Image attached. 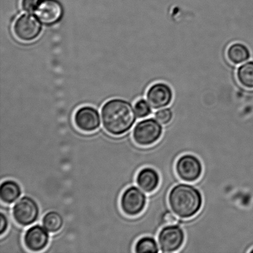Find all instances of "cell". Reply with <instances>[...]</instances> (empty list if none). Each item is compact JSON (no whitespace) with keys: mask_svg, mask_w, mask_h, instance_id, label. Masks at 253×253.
<instances>
[{"mask_svg":"<svg viewBox=\"0 0 253 253\" xmlns=\"http://www.w3.org/2000/svg\"><path fill=\"white\" fill-rule=\"evenodd\" d=\"M101 115L103 128L110 135L116 136L128 132L137 117L130 103L118 98L112 99L104 104Z\"/></svg>","mask_w":253,"mask_h":253,"instance_id":"obj_1","label":"cell"},{"mask_svg":"<svg viewBox=\"0 0 253 253\" xmlns=\"http://www.w3.org/2000/svg\"><path fill=\"white\" fill-rule=\"evenodd\" d=\"M203 197L194 186L180 183L174 186L168 196L169 205L172 211L180 219H190L202 209Z\"/></svg>","mask_w":253,"mask_h":253,"instance_id":"obj_2","label":"cell"},{"mask_svg":"<svg viewBox=\"0 0 253 253\" xmlns=\"http://www.w3.org/2000/svg\"><path fill=\"white\" fill-rule=\"evenodd\" d=\"M41 214L39 205L36 200L28 195L20 198L12 208L14 221L20 226H31L39 220Z\"/></svg>","mask_w":253,"mask_h":253,"instance_id":"obj_3","label":"cell"},{"mask_svg":"<svg viewBox=\"0 0 253 253\" xmlns=\"http://www.w3.org/2000/svg\"><path fill=\"white\" fill-rule=\"evenodd\" d=\"M12 31L14 36L22 42H33L41 36L42 22L31 13L22 14L15 21Z\"/></svg>","mask_w":253,"mask_h":253,"instance_id":"obj_4","label":"cell"},{"mask_svg":"<svg viewBox=\"0 0 253 253\" xmlns=\"http://www.w3.org/2000/svg\"><path fill=\"white\" fill-rule=\"evenodd\" d=\"M163 135V127L157 120L146 119L138 122L134 126L132 136L137 145L148 146L160 140Z\"/></svg>","mask_w":253,"mask_h":253,"instance_id":"obj_5","label":"cell"},{"mask_svg":"<svg viewBox=\"0 0 253 253\" xmlns=\"http://www.w3.org/2000/svg\"><path fill=\"white\" fill-rule=\"evenodd\" d=\"M145 193L136 186H130L124 191L120 198V207L128 216L135 217L140 214L146 205Z\"/></svg>","mask_w":253,"mask_h":253,"instance_id":"obj_6","label":"cell"},{"mask_svg":"<svg viewBox=\"0 0 253 253\" xmlns=\"http://www.w3.org/2000/svg\"><path fill=\"white\" fill-rule=\"evenodd\" d=\"M158 240L161 252H175L182 248L185 242L184 232L179 225H168L161 230Z\"/></svg>","mask_w":253,"mask_h":253,"instance_id":"obj_7","label":"cell"},{"mask_svg":"<svg viewBox=\"0 0 253 253\" xmlns=\"http://www.w3.org/2000/svg\"><path fill=\"white\" fill-rule=\"evenodd\" d=\"M175 171L180 179L184 182H194L202 175V163L197 156L184 155L178 158L176 163Z\"/></svg>","mask_w":253,"mask_h":253,"instance_id":"obj_8","label":"cell"},{"mask_svg":"<svg viewBox=\"0 0 253 253\" xmlns=\"http://www.w3.org/2000/svg\"><path fill=\"white\" fill-rule=\"evenodd\" d=\"M23 241L26 249L31 252H41L48 247L50 235L45 228L39 224L32 225L24 233Z\"/></svg>","mask_w":253,"mask_h":253,"instance_id":"obj_9","label":"cell"},{"mask_svg":"<svg viewBox=\"0 0 253 253\" xmlns=\"http://www.w3.org/2000/svg\"><path fill=\"white\" fill-rule=\"evenodd\" d=\"M74 122L77 128L81 131L86 133L93 132L100 128V113L91 106H83L76 111L74 116Z\"/></svg>","mask_w":253,"mask_h":253,"instance_id":"obj_10","label":"cell"},{"mask_svg":"<svg viewBox=\"0 0 253 253\" xmlns=\"http://www.w3.org/2000/svg\"><path fill=\"white\" fill-rule=\"evenodd\" d=\"M34 13L42 23L53 25L63 17V7L57 0H41Z\"/></svg>","mask_w":253,"mask_h":253,"instance_id":"obj_11","label":"cell"},{"mask_svg":"<svg viewBox=\"0 0 253 253\" xmlns=\"http://www.w3.org/2000/svg\"><path fill=\"white\" fill-rule=\"evenodd\" d=\"M146 97L151 107L159 110L169 105L172 100L173 93L167 84L157 83L149 88Z\"/></svg>","mask_w":253,"mask_h":253,"instance_id":"obj_12","label":"cell"},{"mask_svg":"<svg viewBox=\"0 0 253 253\" xmlns=\"http://www.w3.org/2000/svg\"><path fill=\"white\" fill-rule=\"evenodd\" d=\"M136 184L141 190L147 193L155 192L160 182V175L158 171L151 168L141 169L136 177Z\"/></svg>","mask_w":253,"mask_h":253,"instance_id":"obj_13","label":"cell"},{"mask_svg":"<svg viewBox=\"0 0 253 253\" xmlns=\"http://www.w3.org/2000/svg\"><path fill=\"white\" fill-rule=\"evenodd\" d=\"M22 194L21 186L17 181L6 179L2 181L0 187V198L2 203L11 205L21 198Z\"/></svg>","mask_w":253,"mask_h":253,"instance_id":"obj_14","label":"cell"},{"mask_svg":"<svg viewBox=\"0 0 253 253\" xmlns=\"http://www.w3.org/2000/svg\"><path fill=\"white\" fill-rule=\"evenodd\" d=\"M42 225L50 234H56L61 231L64 224L63 215L56 211L51 210L43 215Z\"/></svg>","mask_w":253,"mask_h":253,"instance_id":"obj_15","label":"cell"},{"mask_svg":"<svg viewBox=\"0 0 253 253\" xmlns=\"http://www.w3.org/2000/svg\"><path fill=\"white\" fill-rule=\"evenodd\" d=\"M249 49L244 44L236 43L231 44L227 51V58L230 63L239 65L250 58Z\"/></svg>","mask_w":253,"mask_h":253,"instance_id":"obj_16","label":"cell"},{"mask_svg":"<svg viewBox=\"0 0 253 253\" xmlns=\"http://www.w3.org/2000/svg\"><path fill=\"white\" fill-rule=\"evenodd\" d=\"M237 76L240 85L246 88H253V62H249L240 66Z\"/></svg>","mask_w":253,"mask_h":253,"instance_id":"obj_17","label":"cell"},{"mask_svg":"<svg viewBox=\"0 0 253 253\" xmlns=\"http://www.w3.org/2000/svg\"><path fill=\"white\" fill-rule=\"evenodd\" d=\"M134 252L136 253H153L160 252L157 242L151 237H143L138 239L134 245Z\"/></svg>","mask_w":253,"mask_h":253,"instance_id":"obj_18","label":"cell"},{"mask_svg":"<svg viewBox=\"0 0 253 253\" xmlns=\"http://www.w3.org/2000/svg\"><path fill=\"white\" fill-rule=\"evenodd\" d=\"M134 110H135L136 116L140 119L147 117L151 113L150 105L143 99L136 101L134 105Z\"/></svg>","mask_w":253,"mask_h":253,"instance_id":"obj_19","label":"cell"},{"mask_svg":"<svg viewBox=\"0 0 253 253\" xmlns=\"http://www.w3.org/2000/svg\"><path fill=\"white\" fill-rule=\"evenodd\" d=\"M155 118L161 125H167L172 120L173 113L170 109H163L156 112Z\"/></svg>","mask_w":253,"mask_h":253,"instance_id":"obj_20","label":"cell"},{"mask_svg":"<svg viewBox=\"0 0 253 253\" xmlns=\"http://www.w3.org/2000/svg\"><path fill=\"white\" fill-rule=\"evenodd\" d=\"M41 0H21V7L24 11L31 13L35 12Z\"/></svg>","mask_w":253,"mask_h":253,"instance_id":"obj_21","label":"cell"},{"mask_svg":"<svg viewBox=\"0 0 253 253\" xmlns=\"http://www.w3.org/2000/svg\"><path fill=\"white\" fill-rule=\"evenodd\" d=\"M0 221H1L0 235H1V237H2V235L6 234L9 227L8 218L7 217L6 215L4 212H1V214H0Z\"/></svg>","mask_w":253,"mask_h":253,"instance_id":"obj_22","label":"cell"},{"mask_svg":"<svg viewBox=\"0 0 253 253\" xmlns=\"http://www.w3.org/2000/svg\"><path fill=\"white\" fill-rule=\"evenodd\" d=\"M176 216L177 215L174 213H172L168 211L163 215L164 222L168 224H174L177 222V218Z\"/></svg>","mask_w":253,"mask_h":253,"instance_id":"obj_23","label":"cell"},{"mask_svg":"<svg viewBox=\"0 0 253 253\" xmlns=\"http://www.w3.org/2000/svg\"><path fill=\"white\" fill-rule=\"evenodd\" d=\"M250 253H253V249H252L251 251H250Z\"/></svg>","mask_w":253,"mask_h":253,"instance_id":"obj_24","label":"cell"}]
</instances>
